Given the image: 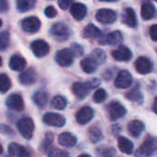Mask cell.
<instances>
[{
	"label": "cell",
	"instance_id": "6da1fadb",
	"mask_svg": "<svg viewBox=\"0 0 157 157\" xmlns=\"http://www.w3.org/2000/svg\"><path fill=\"white\" fill-rule=\"evenodd\" d=\"M156 150V143L154 137H147L144 143L140 146V148L135 153L136 157L152 156Z\"/></svg>",
	"mask_w": 157,
	"mask_h": 157
},
{
	"label": "cell",
	"instance_id": "7a4b0ae2",
	"mask_svg": "<svg viewBox=\"0 0 157 157\" xmlns=\"http://www.w3.org/2000/svg\"><path fill=\"white\" fill-rule=\"evenodd\" d=\"M17 130H18L19 133L22 135L23 138L29 140L32 137L34 128H35L32 119H30V118L20 119L18 121V122L17 123Z\"/></svg>",
	"mask_w": 157,
	"mask_h": 157
},
{
	"label": "cell",
	"instance_id": "3957f363",
	"mask_svg": "<svg viewBox=\"0 0 157 157\" xmlns=\"http://www.w3.org/2000/svg\"><path fill=\"white\" fill-rule=\"evenodd\" d=\"M50 33L53 38H55L57 40H60V41L66 40L70 37L69 28L65 24L61 23V22H58L52 25L51 28Z\"/></svg>",
	"mask_w": 157,
	"mask_h": 157
},
{
	"label": "cell",
	"instance_id": "277c9868",
	"mask_svg": "<svg viewBox=\"0 0 157 157\" xmlns=\"http://www.w3.org/2000/svg\"><path fill=\"white\" fill-rule=\"evenodd\" d=\"M132 83V76L131 75V73L127 70H121L114 82V85L117 88H121V89H125L131 86Z\"/></svg>",
	"mask_w": 157,
	"mask_h": 157
},
{
	"label": "cell",
	"instance_id": "5b68a950",
	"mask_svg": "<svg viewBox=\"0 0 157 157\" xmlns=\"http://www.w3.org/2000/svg\"><path fill=\"white\" fill-rule=\"evenodd\" d=\"M108 112H109V116L111 121H117L118 119L123 117L126 114L127 110L123 107V105H121L120 102L113 101L109 104Z\"/></svg>",
	"mask_w": 157,
	"mask_h": 157
},
{
	"label": "cell",
	"instance_id": "8992f818",
	"mask_svg": "<svg viewBox=\"0 0 157 157\" xmlns=\"http://www.w3.org/2000/svg\"><path fill=\"white\" fill-rule=\"evenodd\" d=\"M91 89H93V87L90 84V81L86 83L76 82L72 86V92L78 98H85L89 94Z\"/></svg>",
	"mask_w": 157,
	"mask_h": 157
},
{
	"label": "cell",
	"instance_id": "52a82bcc",
	"mask_svg": "<svg viewBox=\"0 0 157 157\" xmlns=\"http://www.w3.org/2000/svg\"><path fill=\"white\" fill-rule=\"evenodd\" d=\"M42 121L43 123L49 125V126H53V127H63L65 124V119L57 113L53 112H48L42 117Z\"/></svg>",
	"mask_w": 157,
	"mask_h": 157
},
{
	"label": "cell",
	"instance_id": "ba28073f",
	"mask_svg": "<svg viewBox=\"0 0 157 157\" xmlns=\"http://www.w3.org/2000/svg\"><path fill=\"white\" fill-rule=\"evenodd\" d=\"M56 62L60 66L66 67L73 63L74 62V54L72 53L70 49H63L56 53Z\"/></svg>",
	"mask_w": 157,
	"mask_h": 157
},
{
	"label": "cell",
	"instance_id": "9c48e42d",
	"mask_svg": "<svg viewBox=\"0 0 157 157\" xmlns=\"http://www.w3.org/2000/svg\"><path fill=\"white\" fill-rule=\"evenodd\" d=\"M31 50L34 53V55L38 58H41L46 56L49 53L50 51V46L49 44L42 40H34L31 43Z\"/></svg>",
	"mask_w": 157,
	"mask_h": 157
},
{
	"label": "cell",
	"instance_id": "30bf717a",
	"mask_svg": "<svg viewBox=\"0 0 157 157\" xmlns=\"http://www.w3.org/2000/svg\"><path fill=\"white\" fill-rule=\"evenodd\" d=\"M96 17L102 24H111L115 22L117 18V15H116V12L111 9L103 8L97 12Z\"/></svg>",
	"mask_w": 157,
	"mask_h": 157
},
{
	"label": "cell",
	"instance_id": "8fae6325",
	"mask_svg": "<svg viewBox=\"0 0 157 157\" xmlns=\"http://www.w3.org/2000/svg\"><path fill=\"white\" fill-rule=\"evenodd\" d=\"M21 27L24 31L29 33L37 32L40 28V21L36 17H29L22 20Z\"/></svg>",
	"mask_w": 157,
	"mask_h": 157
},
{
	"label": "cell",
	"instance_id": "7c38bea8",
	"mask_svg": "<svg viewBox=\"0 0 157 157\" xmlns=\"http://www.w3.org/2000/svg\"><path fill=\"white\" fill-rule=\"evenodd\" d=\"M153 63L146 57H139L135 62V68L141 75H147L153 71Z\"/></svg>",
	"mask_w": 157,
	"mask_h": 157
},
{
	"label": "cell",
	"instance_id": "4fadbf2b",
	"mask_svg": "<svg viewBox=\"0 0 157 157\" xmlns=\"http://www.w3.org/2000/svg\"><path fill=\"white\" fill-rule=\"evenodd\" d=\"M6 105L8 109H12L14 111H22L24 109L23 99L17 94L10 95L6 100Z\"/></svg>",
	"mask_w": 157,
	"mask_h": 157
},
{
	"label": "cell",
	"instance_id": "5bb4252c",
	"mask_svg": "<svg viewBox=\"0 0 157 157\" xmlns=\"http://www.w3.org/2000/svg\"><path fill=\"white\" fill-rule=\"evenodd\" d=\"M18 80L23 86H30L37 80V73L33 68H29L19 75Z\"/></svg>",
	"mask_w": 157,
	"mask_h": 157
},
{
	"label": "cell",
	"instance_id": "9a60e30c",
	"mask_svg": "<svg viewBox=\"0 0 157 157\" xmlns=\"http://www.w3.org/2000/svg\"><path fill=\"white\" fill-rule=\"evenodd\" d=\"M94 117V110L90 107H84L76 114V121L79 124L84 125L88 123Z\"/></svg>",
	"mask_w": 157,
	"mask_h": 157
},
{
	"label": "cell",
	"instance_id": "2e32d148",
	"mask_svg": "<svg viewBox=\"0 0 157 157\" xmlns=\"http://www.w3.org/2000/svg\"><path fill=\"white\" fill-rule=\"evenodd\" d=\"M112 56L115 60L120 62H127L130 61L132 57V53L131 50L126 46H121L117 50L113 51Z\"/></svg>",
	"mask_w": 157,
	"mask_h": 157
},
{
	"label": "cell",
	"instance_id": "e0dca14e",
	"mask_svg": "<svg viewBox=\"0 0 157 157\" xmlns=\"http://www.w3.org/2000/svg\"><path fill=\"white\" fill-rule=\"evenodd\" d=\"M8 154L10 156L30 157L29 153L26 150V148L16 143H12L8 145Z\"/></svg>",
	"mask_w": 157,
	"mask_h": 157
},
{
	"label": "cell",
	"instance_id": "ac0fdd59",
	"mask_svg": "<svg viewBox=\"0 0 157 157\" xmlns=\"http://www.w3.org/2000/svg\"><path fill=\"white\" fill-rule=\"evenodd\" d=\"M122 20L123 23L131 28H136L137 27V17L134 10L131 7H128L124 10L122 15Z\"/></svg>",
	"mask_w": 157,
	"mask_h": 157
},
{
	"label": "cell",
	"instance_id": "d6986e66",
	"mask_svg": "<svg viewBox=\"0 0 157 157\" xmlns=\"http://www.w3.org/2000/svg\"><path fill=\"white\" fill-rule=\"evenodd\" d=\"M71 14L76 20H82L86 16V6L81 3H75L71 6Z\"/></svg>",
	"mask_w": 157,
	"mask_h": 157
},
{
	"label": "cell",
	"instance_id": "ffe728a7",
	"mask_svg": "<svg viewBox=\"0 0 157 157\" xmlns=\"http://www.w3.org/2000/svg\"><path fill=\"white\" fill-rule=\"evenodd\" d=\"M58 143L67 148H71L76 144V138L70 132H63L58 137Z\"/></svg>",
	"mask_w": 157,
	"mask_h": 157
},
{
	"label": "cell",
	"instance_id": "44dd1931",
	"mask_svg": "<svg viewBox=\"0 0 157 157\" xmlns=\"http://www.w3.org/2000/svg\"><path fill=\"white\" fill-rule=\"evenodd\" d=\"M155 7L153 4L151 3H144L142 6V9H141V15L142 17L144 20H149L152 19L155 17Z\"/></svg>",
	"mask_w": 157,
	"mask_h": 157
},
{
	"label": "cell",
	"instance_id": "7402d4cb",
	"mask_svg": "<svg viewBox=\"0 0 157 157\" xmlns=\"http://www.w3.org/2000/svg\"><path fill=\"white\" fill-rule=\"evenodd\" d=\"M25 65H26V61L22 56L16 54L10 58L9 67L13 71H21L25 68Z\"/></svg>",
	"mask_w": 157,
	"mask_h": 157
},
{
	"label": "cell",
	"instance_id": "603a6c76",
	"mask_svg": "<svg viewBox=\"0 0 157 157\" xmlns=\"http://www.w3.org/2000/svg\"><path fill=\"white\" fill-rule=\"evenodd\" d=\"M118 146L119 149L121 150V152H122L123 154L126 155H131L133 152V144L132 143L128 140L125 137H119L118 139Z\"/></svg>",
	"mask_w": 157,
	"mask_h": 157
},
{
	"label": "cell",
	"instance_id": "cb8c5ba5",
	"mask_svg": "<svg viewBox=\"0 0 157 157\" xmlns=\"http://www.w3.org/2000/svg\"><path fill=\"white\" fill-rule=\"evenodd\" d=\"M122 40H123L122 34L119 30L110 32V33L107 34V36H106V44H109L111 46L119 45L122 42Z\"/></svg>",
	"mask_w": 157,
	"mask_h": 157
},
{
	"label": "cell",
	"instance_id": "d4e9b609",
	"mask_svg": "<svg viewBox=\"0 0 157 157\" xmlns=\"http://www.w3.org/2000/svg\"><path fill=\"white\" fill-rule=\"evenodd\" d=\"M144 129V124L140 121H132L128 125V130L133 137H139Z\"/></svg>",
	"mask_w": 157,
	"mask_h": 157
},
{
	"label": "cell",
	"instance_id": "484cf974",
	"mask_svg": "<svg viewBox=\"0 0 157 157\" xmlns=\"http://www.w3.org/2000/svg\"><path fill=\"white\" fill-rule=\"evenodd\" d=\"M81 67L83 71L86 74H93L96 72L98 68V64L95 63V61L91 57L85 58L81 62Z\"/></svg>",
	"mask_w": 157,
	"mask_h": 157
},
{
	"label": "cell",
	"instance_id": "4316f807",
	"mask_svg": "<svg viewBox=\"0 0 157 157\" xmlns=\"http://www.w3.org/2000/svg\"><path fill=\"white\" fill-rule=\"evenodd\" d=\"M100 33L99 29L94 24H88L83 31V35L86 39H97L99 37Z\"/></svg>",
	"mask_w": 157,
	"mask_h": 157
},
{
	"label": "cell",
	"instance_id": "83f0119b",
	"mask_svg": "<svg viewBox=\"0 0 157 157\" xmlns=\"http://www.w3.org/2000/svg\"><path fill=\"white\" fill-rule=\"evenodd\" d=\"M33 102L40 108H44L48 102V94L44 91H38L33 95Z\"/></svg>",
	"mask_w": 157,
	"mask_h": 157
},
{
	"label": "cell",
	"instance_id": "f1b7e54d",
	"mask_svg": "<svg viewBox=\"0 0 157 157\" xmlns=\"http://www.w3.org/2000/svg\"><path fill=\"white\" fill-rule=\"evenodd\" d=\"M88 138L93 144H97L103 139V134L98 127H91L88 130Z\"/></svg>",
	"mask_w": 157,
	"mask_h": 157
},
{
	"label": "cell",
	"instance_id": "f546056e",
	"mask_svg": "<svg viewBox=\"0 0 157 157\" xmlns=\"http://www.w3.org/2000/svg\"><path fill=\"white\" fill-rule=\"evenodd\" d=\"M36 2L37 0H17V6L20 12H27L35 6Z\"/></svg>",
	"mask_w": 157,
	"mask_h": 157
},
{
	"label": "cell",
	"instance_id": "4dcf8cb0",
	"mask_svg": "<svg viewBox=\"0 0 157 157\" xmlns=\"http://www.w3.org/2000/svg\"><path fill=\"white\" fill-rule=\"evenodd\" d=\"M90 57L95 61V63L98 65L104 63L105 61H106V59H107V55H106L105 52L103 50H101V49H95L92 52Z\"/></svg>",
	"mask_w": 157,
	"mask_h": 157
},
{
	"label": "cell",
	"instance_id": "1f68e13d",
	"mask_svg": "<svg viewBox=\"0 0 157 157\" xmlns=\"http://www.w3.org/2000/svg\"><path fill=\"white\" fill-rule=\"evenodd\" d=\"M51 105H52V108H54L56 109H59V110H62V109H65V107L67 105V101L62 96H55L52 98V100L51 102Z\"/></svg>",
	"mask_w": 157,
	"mask_h": 157
},
{
	"label": "cell",
	"instance_id": "d6a6232c",
	"mask_svg": "<svg viewBox=\"0 0 157 157\" xmlns=\"http://www.w3.org/2000/svg\"><path fill=\"white\" fill-rule=\"evenodd\" d=\"M11 86V81L5 74L0 75V93H6Z\"/></svg>",
	"mask_w": 157,
	"mask_h": 157
},
{
	"label": "cell",
	"instance_id": "836d02e7",
	"mask_svg": "<svg viewBox=\"0 0 157 157\" xmlns=\"http://www.w3.org/2000/svg\"><path fill=\"white\" fill-rule=\"evenodd\" d=\"M126 98L129 100L133 101V102H139V103H141L143 101V95H142L139 87H136V88L132 89L129 94L126 95Z\"/></svg>",
	"mask_w": 157,
	"mask_h": 157
},
{
	"label": "cell",
	"instance_id": "e575fe53",
	"mask_svg": "<svg viewBox=\"0 0 157 157\" xmlns=\"http://www.w3.org/2000/svg\"><path fill=\"white\" fill-rule=\"evenodd\" d=\"M9 33L8 31L0 32V51H5L9 45Z\"/></svg>",
	"mask_w": 157,
	"mask_h": 157
},
{
	"label": "cell",
	"instance_id": "d590c367",
	"mask_svg": "<svg viewBox=\"0 0 157 157\" xmlns=\"http://www.w3.org/2000/svg\"><path fill=\"white\" fill-rule=\"evenodd\" d=\"M107 96H108L107 92H106L104 89L99 88V89H98V90L95 92V94H94V96H93L94 101H95L96 103H102L103 101L106 100Z\"/></svg>",
	"mask_w": 157,
	"mask_h": 157
},
{
	"label": "cell",
	"instance_id": "8d00e7d4",
	"mask_svg": "<svg viewBox=\"0 0 157 157\" xmlns=\"http://www.w3.org/2000/svg\"><path fill=\"white\" fill-rule=\"evenodd\" d=\"M72 53L74 54V56H76V57H79V56H82L83 53H84V49L81 45L77 44V43H74L72 45V48L70 49Z\"/></svg>",
	"mask_w": 157,
	"mask_h": 157
},
{
	"label": "cell",
	"instance_id": "74e56055",
	"mask_svg": "<svg viewBox=\"0 0 157 157\" xmlns=\"http://www.w3.org/2000/svg\"><path fill=\"white\" fill-rule=\"evenodd\" d=\"M49 157H69L68 154L60 149H53L49 153Z\"/></svg>",
	"mask_w": 157,
	"mask_h": 157
},
{
	"label": "cell",
	"instance_id": "f35d334b",
	"mask_svg": "<svg viewBox=\"0 0 157 157\" xmlns=\"http://www.w3.org/2000/svg\"><path fill=\"white\" fill-rule=\"evenodd\" d=\"M53 141V137H52V134L51 132L47 133L46 134V137H45V140L43 142V145H42V149L43 151H47L49 149V147L52 145V143Z\"/></svg>",
	"mask_w": 157,
	"mask_h": 157
},
{
	"label": "cell",
	"instance_id": "ab89813d",
	"mask_svg": "<svg viewBox=\"0 0 157 157\" xmlns=\"http://www.w3.org/2000/svg\"><path fill=\"white\" fill-rule=\"evenodd\" d=\"M44 14H45V16H46L47 17L52 18V17H56V15H57V11H56V9H55L53 6H47V7L45 8V10H44Z\"/></svg>",
	"mask_w": 157,
	"mask_h": 157
},
{
	"label": "cell",
	"instance_id": "60d3db41",
	"mask_svg": "<svg viewBox=\"0 0 157 157\" xmlns=\"http://www.w3.org/2000/svg\"><path fill=\"white\" fill-rule=\"evenodd\" d=\"M116 155V152L114 148H104L101 151V156L102 157H114Z\"/></svg>",
	"mask_w": 157,
	"mask_h": 157
},
{
	"label": "cell",
	"instance_id": "b9f144b4",
	"mask_svg": "<svg viewBox=\"0 0 157 157\" xmlns=\"http://www.w3.org/2000/svg\"><path fill=\"white\" fill-rule=\"evenodd\" d=\"M74 1L75 0H58V5L62 9L65 10V9L69 8V6H72Z\"/></svg>",
	"mask_w": 157,
	"mask_h": 157
},
{
	"label": "cell",
	"instance_id": "7bdbcfd3",
	"mask_svg": "<svg viewBox=\"0 0 157 157\" xmlns=\"http://www.w3.org/2000/svg\"><path fill=\"white\" fill-rule=\"evenodd\" d=\"M150 36L152 38V40L154 41L157 40V26L156 25H153L150 28Z\"/></svg>",
	"mask_w": 157,
	"mask_h": 157
},
{
	"label": "cell",
	"instance_id": "ee69618b",
	"mask_svg": "<svg viewBox=\"0 0 157 157\" xmlns=\"http://www.w3.org/2000/svg\"><path fill=\"white\" fill-rule=\"evenodd\" d=\"M0 133H4V134H9V133H13V131L5 124H0Z\"/></svg>",
	"mask_w": 157,
	"mask_h": 157
},
{
	"label": "cell",
	"instance_id": "f6af8a7d",
	"mask_svg": "<svg viewBox=\"0 0 157 157\" xmlns=\"http://www.w3.org/2000/svg\"><path fill=\"white\" fill-rule=\"evenodd\" d=\"M8 2L7 0H0V12H6L8 10Z\"/></svg>",
	"mask_w": 157,
	"mask_h": 157
},
{
	"label": "cell",
	"instance_id": "bcb514c9",
	"mask_svg": "<svg viewBox=\"0 0 157 157\" xmlns=\"http://www.w3.org/2000/svg\"><path fill=\"white\" fill-rule=\"evenodd\" d=\"M154 111H155V113H156V99L154 102Z\"/></svg>",
	"mask_w": 157,
	"mask_h": 157
},
{
	"label": "cell",
	"instance_id": "7dc6e473",
	"mask_svg": "<svg viewBox=\"0 0 157 157\" xmlns=\"http://www.w3.org/2000/svg\"><path fill=\"white\" fill-rule=\"evenodd\" d=\"M99 1H102V2H117L118 0H99Z\"/></svg>",
	"mask_w": 157,
	"mask_h": 157
},
{
	"label": "cell",
	"instance_id": "c3c4849f",
	"mask_svg": "<svg viewBox=\"0 0 157 157\" xmlns=\"http://www.w3.org/2000/svg\"><path fill=\"white\" fill-rule=\"evenodd\" d=\"M78 157H91L89 155H86V154H84V155H79Z\"/></svg>",
	"mask_w": 157,
	"mask_h": 157
},
{
	"label": "cell",
	"instance_id": "681fc988",
	"mask_svg": "<svg viewBox=\"0 0 157 157\" xmlns=\"http://www.w3.org/2000/svg\"><path fill=\"white\" fill-rule=\"evenodd\" d=\"M2 153H3V147H2V145L0 144V155H2Z\"/></svg>",
	"mask_w": 157,
	"mask_h": 157
},
{
	"label": "cell",
	"instance_id": "f907efd6",
	"mask_svg": "<svg viewBox=\"0 0 157 157\" xmlns=\"http://www.w3.org/2000/svg\"><path fill=\"white\" fill-rule=\"evenodd\" d=\"M2 65V58L0 57V66Z\"/></svg>",
	"mask_w": 157,
	"mask_h": 157
},
{
	"label": "cell",
	"instance_id": "816d5d0a",
	"mask_svg": "<svg viewBox=\"0 0 157 157\" xmlns=\"http://www.w3.org/2000/svg\"><path fill=\"white\" fill-rule=\"evenodd\" d=\"M1 26H2V20L0 19V27H1Z\"/></svg>",
	"mask_w": 157,
	"mask_h": 157
},
{
	"label": "cell",
	"instance_id": "f5cc1de1",
	"mask_svg": "<svg viewBox=\"0 0 157 157\" xmlns=\"http://www.w3.org/2000/svg\"><path fill=\"white\" fill-rule=\"evenodd\" d=\"M152 1H156V0H152Z\"/></svg>",
	"mask_w": 157,
	"mask_h": 157
}]
</instances>
